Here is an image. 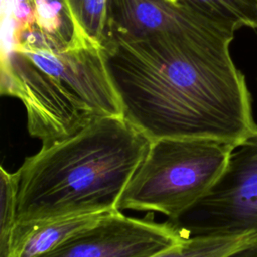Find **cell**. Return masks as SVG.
Here are the masks:
<instances>
[{
    "label": "cell",
    "instance_id": "11",
    "mask_svg": "<svg viewBox=\"0 0 257 257\" xmlns=\"http://www.w3.org/2000/svg\"><path fill=\"white\" fill-rule=\"evenodd\" d=\"M197 14L234 31L257 28V0H179Z\"/></svg>",
    "mask_w": 257,
    "mask_h": 257
},
{
    "label": "cell",
    "instance_id": "14",
    "mask_svg": "<svg viewBox=\"0 0 257 257\" xmlns=\"http://www.w3.org/2000/svg\"><path fill=\"white\" fill-rule=\"evenodd\" d=\"M10 5L15 27L28 26L36 22L34 0H10Z\"/></svg>",
    "mask_w": 257,
    "mask_h": 257
},
{
    "label": "cell",
    "instance_id": "7",
    "mask_svg": "<svg viewBox=\"0 0 257 257\" xmlns=\"http://www.w3.org/2000/svg\"><path fill=\"white\" fill-rule=\"evenodd\" d=\"M202 17L181 1L106 0L102 49L175 29Z\"/></svg>",
    "mask_w": 257,
    "mask_h": 257
},
{
    "label": "cell",
    "instance_id": "12",
    "mask_svg": "<svg viewBox=\"0 0 257 257\" xmlns=\"http://www.w3.org/2000/svg\"><path fill=\"white\" fill-rule=\"evenodd\" d=\"M18 172L9 173L0 169L1 210H0V257H11L13 239L18 225Z\"/></svg>",
    "mask_w": 257,
    "mask_h": 257
},
{
    "label": "cell",
    "instance_id": "15",
    "mask_svg": "<svg viewBox=\"0 0 257 257\" xmlns=\"http://www.w3.org/2000/svg\"><path fill=\"white\" fill-rule=\"evenodd\" d=\"M227 257H257V243Z\"/></svg>",
    "mask_w": 257,
    "mask_h": 257
},
{
    "label": "cell",
    "instance_id": "4",
    "mask_svg": "<svg viewBox=\"0 0 257 257\" xmlns=\"http://www.w3.org/2000/svg\"><path fill=\"white\" fill-rule=\"evenodd\" d=\"M233 150L226 144L203 139L151 142L116 209L159 212L168 220L177 218L212 188Z\"/></svg>",
    "mask_w": 257,
    "mask_h": 257
},
{
    "label": "cell",
    "instance_id": "1",
    "mask_svg": "<svg viewBox=\"0 0 257 257\" xmlns=\"http://www.w3.org/2000/svg\"><path fill=\"white\" fill-rule=\"evenodd\" d=\"M235 31L205 17L102 49L122 117L151 142L203 139L236 148L257 133L235 65Z\"/></svg>",
    "mask_w": 257,
    "mask_h": 257
},
{
    "label": "cell",
    "instance_id": "9",
    "mask_svg": "<svg viewBox=\"0 0 257 257\" xmlns=\"http://www.w3.org/2000/svg\"><path fill=\"white\" fill-rule=\"evenodd\" d=\"M34 2L36 24L59 50L93 45L83 36L66 0Z\"/></svg>",
    "mask_w": 257,
    "mask_h": 257
},
{
    "label": "cell",
    "instance_id": "16",
    "mask_svg": "<svg viewBox=\"0 0 257 257\" xmlns=\"http://www.w3.org/2000/svg\"><path fill=\"white\" fill-rule=\"evenodd\" d=\"M170 1H173V2H178L179 0H170Z\"/></svg>",
    "mask_w": 257,
    "mask_h": 257
},
{
    "label": "cell",
    "instance_id": "6",
    "mask_svg": "<svg viewBox=\"0 0 257 257\" xmlns=\"http://www.w3.org/2000/svg\"><path fill=\"white\" fill-rule=\"evenodd\" d=\"M187 238L169 221L134 218L115 210L40 257H151Z\"/></svg>",
    "mask_w": 257,
    "mask_h": 257
},
{
    "label": "cell",
    "instance_id": "3",
    "mask_svg": "<svg viewBox=\"0 0 257 257\" xmlns=\"http://www.w3.org/2000/svg\"><path fill=\"white\" fill-rule=\"evenodd\" d=\"M1 93L26 108L27 130L42 147L63 141L92 121L122 116L101 48L2 50Z\"/></svg>",
    "mask_w": 257,
    "mask_h": 257
},
{
    "label": "cell",
    "instance_id": "5",
    "mask_svg": "<svg viewBox=\"0 0 257 257\" xmlns=\"http://www.w3.org/2000/svg\"><path fill=\"white\" fill-rule=\"evenodd\" d=\"M186 238L257 234V133L237 146L212 188L168 220Z\"/></svg>",
    "mask_w": 257,
    "mask_h": 257
},
{
    "label": "cell",
    "instance_id": "8",
    "mask_svg": "<svg viewBox=\"0 0 257 257\" xmlns=\"http://www.w3.org/2000/svg\"><path fill=\"white\" fill-rule=\"evenodd\" d=\"M105 213L69 216L17 225L11 257H40L75 233L97 222Z\"/></svg>",
    "mask_w": 257,
    "mask_h": 257
},
{
    "label": "cell",
    "instance_id": "10",
    "mask_svg": "<svg viewBox=\"0 0 257 257\" xmlns=\"http://www.w3.org/2000/svg\"><path fill=\"white\" fill-rule=\"evenodd\" d=\"M257 243L255 232L217 237L187 238L181 244L151 257H227Z\"/></svg>",
    "mask_w": 257,
    "mask_h": 257
},
{
    "label": "cell",
    "instance_id": "13",
    "mask_svg": "<svg viewBox=\"0 0 257 257\" xmlns=\"http://www.w3.org/2000/svg\"><path fill=\"white\" fill-rule=\"evenodd\" d=\"M83 36L102 49L106 0H66Z\"/></svg>",
    "mask_w": 257,
    "mask_h": 257
},
{
    "label": "cell",
    "instance_id": "2",
    "mask_svg": "<svg viewBox=\"0 0 257 257\" xmlns=\"http://www.w3.org/2000/svg\"><path fill=\"white\" fill-rule=\"evenodd\" d=\"M150 145L122 116H106L41 147L17 170L18 225L117 210Z\"/></svg>",
    "mask_w": 257,
    "mask_h": 257
}]
</instances>
